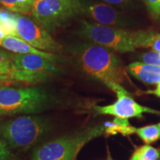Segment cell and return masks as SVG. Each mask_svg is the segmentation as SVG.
Segmentation results:
<instances>
[{
  "mask_svg": "<svg viewBox=\"0 0 160 160\" xmlns=\"http://www.w3.org/2000/svg\"><path fill=\"white\" fill-rule=\"evenodd\" d=\"M78 62L86 74L95 78L116 93L126 81L125 68L112 50L94 43H85L78 51Z\"/></svg>",
  "mask_w": 160,
  "mask_h": 160,
  "instance_id": "obj_1",
  "label": "cell"
},
{
  "mask_svg": "<svg viewBox=\"0 0 160 160\" xmlns=\"http://www.w3.org/2000/svg\"><path fill=\"white\" fill-rule=\"evenodd\" d=\"M53 126L47 116L22 115L0 122V139L11 151H25L43 142Z\"/></svg>",
  "mask_w": 160,
  "mask_h": 160,
  "instance_id": "obj_2",
  "label": "cell"
},
{
  "mask_svg": "<svg viewBox=\"0 0 160 160\" xmlns=\"http://www.w3.org/2000/svg\"><path fill=\"white\" fill-rule=\"evenodd\" d=\"M55 102L43 88L0 85V119L16 115L39 114L53 108Z\"/></svg>",
  "mask_w": 160,
  "mask_h": 160,
  "instance_id": "obj_3",
  "label": "cell"
},
{
  "mask_svg": "<svg viewBox=\"0 0 160 160\" xmlns=\"http://www.w3.org/2000/svg\"><path fill=\"white\" fill-rule=\"evenodd\" d=\"M78 33L91 43L119 52L134 51L136 48L149 47L153 32L130 31L82 20Z\"/></svg>",
  "mask_w": 160,
  "mask_h": 160,
  "instance_id": "obj_4",
  "label": "cell"
},
{
  "mask_svg": "<svg viewBox=\"0 0 160 160\" xmlns=\"http://www.w3.org/2000/svg\"><path fill=\"white\" fill-rule=\"evenodd\" d=\"M103 135L104 125H97L43 142L33 148L31 159L76 160L86 144Z\"/></svg>",
  "mask_w": 160,
  "mask_h": 160,
  "instance_id": "obj_5",
  "label": "cell"
},
{
  "mask_svg": "<svg viewBox=\"0 0 160 160\" xmlns=\"http://www.w3.org/2000/svg\"><path fill=\"white\" fill-rule=\"evenodd\" d=\"M82 13L81 0H34L31 15L49 33Z\"/></svg>",
  "mask_w": 160,
  "mask_h": 160,
  "instance_id": "obj_6",
  "label": "cell"
},
{
  "mask_svg": "<svg viewBox=\"0 0 160 160\" xmlns=\"http://www.w3.org/2000/svg\"><path fill=\"white\" fill-rule=\"evenodd\" d=\"M12 61L18 72L19 82L37 85L59 73L57 62L37 54L12 53Z\"/></svg>",
  "mask_w": 160,
  "mask_h": 160,
  "instance_id": "obj_7",
  "label": "cell"
},
{
  "mask_svg": "<svg viewBox=\"0 0 160 160\" xmlns=\"http://www.w3.org/2000/svg\"><path fill=\"white\" fill-rule=\"evenodd\" d=\"M16 37L28 43L32 47L48 53H57L62 47L33 19L27 15L13 13Z\"/></svg>",
  "mask_w": 160,
  "mask_h": 160,
  "instance_id": "obj_8",
  "label": "cell"
},
{
  "mask_svg": "<svg viewBox=\"0 0 160 160\" xmlns=\"http://www.w3.org/2000/svg\"><path fill=\"white\" fill-rule=\"evenodd\" d=\"M117 99L114 103L105 106H94V110L98 114L111 115L116 117L129 119L132 117L142 118L143 113H153L160 116V111L150 108L137 103L132 99L130 93L122 87L116 92Z\"/></svg>",
  "mask_w": 160,
  "mask_h": 160,
  "instance_id": "obj_9",
  "label": "cell"
},
{
  "mask_svg": "<svg viewBox=\"0 0 160 160\" xmlns=\"http://www.w3.org/2000/svg\"><path fill=\"white\" fill-rule=\"evenodd\" d=\"M82 13L96 23L114 28L128 27L131 25L128 18L109 4L97 2H83Z\"/></svg>",
  "mask_w": 160,
  "mask_h": 160,
  "instance_id": "obj_10",
  "label": "cell"
},
{
  "mask_svg": "<svg viewBox=\"0 0 160 160\" xmlns=\"http://www.w3.org/2000/svg\"><path fill=\"white\" fill-rule=\"evenodd\" d=\"M0 48L13 53L37 54L57 62L59 61V57L57 55L35 48L30 45L28 43L15 36H5L0 37Z\"/></svg>",
  "mask_w": 160,
  "mask_h": 160,
  "instance_id": "obj_11",
  "label": "cell"
},
{
  "mask_svg": "<svg viewBox=\"0 0 160 160\" xmlns=\"http://www.w3.org/2000/svg\"><path fill=\"white\" fill-rule=\"evenodd\" d=\"M128 71L132 76L148 84L160 83V67L136 62L128 65Z\"/></svg>",
  "mask_w": 160,
  "mask_h": 160,
  "instance_id": "obj_12",
  "label": "cell"
},
{
  "mask_svg": "<svg viewBox=\"0 0 160 160\" xmlns=\"http://www.w3.org/2000/svg\"><path fill=\"white\" fill-rule=\"evenodd\" d=\"M105 127V136L116 135L121 133L125 137L134 133L135 127L130 125L127 119L115 117L113 122H106L103 124Z\"/></svg>",
  "mask_w": 160,
  "mask_h": 160,
  "instance_id": "obj_13",
  "label": "cell"
},
{
  "mask_svg": "<svg viewBox=\"0 0 160 160\" xmlns=\"http://www.w3.org/2000/svg\"><path fill=\"white\" fill-rule=\"evenodd\" d=\"M34 0H0V5L10 12L31 15Z\"/></svg>",
  "mask_w": 160,
  "mask_h": 160,
  "instance_id": "obj_14",
  "label": "cell"
},
{
  "mask_svg": "<svg viewBox=\"0 0 160 160\" xmlns=\"http://www.w3.org/2000/svg\"><path fill=\"white\" fill-rule=\"evenodd\" d=\"M134 133L139 136L144 142L149 144L155 142L160 139V128L159 125H148L142 128H135Z\"/></svg>",
  "mask_w": 160,
  "mask_h": 160,
  "instance_id": "obj_15",
  "label": "cell"
},
{
  "mask_svg": "<svg viewBox=\"0 0 160 160\" xmlns=\"http://www.w3.org/2000/svg\"><path fill=\"white\" fill-rule=\"evenodd\" d=\"M160 151L148 145L140 146L135 150L130 160H158Z\"/></svg>",
  "mask_w": 160,
  "mask_h": 160,
  "instance_id": "obj_16",
  "label": "cell"
},
{
  "mask_svg": "<svg viewBox=\"0 0 160 160\" xmlns=\"http://www.w3.org/2000/svg\"><path fill=\"white\" fill-rule=\"evenodd\" d=\"M0 68L10 71L13 73V79L16 82V72L12 61V53L0 48Z\"/></svg>",
  "mask_w": 160,
  "mask_h": 160,
  "instance_id": "obj_17",
  "label": "cell"
},
{
  "mask_svg": "<svg viewBox=\"0 0 160 160\" xmlns=\"http://www.w3.org/2000/svg\"><path fill=\"white\" fill-rule=\"evenodd\" d=\"M142 62L160 67V53L154 51L144 53L140 57Z\"/></svg>",
  "mask_w": 160,
  "mask_h": 160,
  "instance_id": "obj_18",
  "label": "cell"
},
{
  "mask_svg": "<svg viewBox=\"0 0 160 160\" xmlns=\"http://www.w3.org/2000/svg\"><path fill=\"white\" fill-rule=\"evenodd\" d=\"M152 17L160 19V0H143Z\"/></svg>",
  "mask_w": 160,
  "mask_h": 160,
  "instance_id": "obj_19",
  "label": "cell"
},
{
  "mask_svg": "<svg viewBox=\"0 0 160 160\" xmlns=\"http://www.w3.org/2000/svg\"><path fill=\"white\" fill-rule=\"evenodd\" d=\"M105 3L120 8H129L133 5V0H102Z\"/></svg>",
  "mask_w": 160,
  "mask_h": 160,
  "instance_id": "obj_20",
  "label": "cell"
},
{
  "mask_svg": "<svg viewBox=\"0 0 160 160\" xmlns=\"http://www.w3.org/2000/svg\"><path fill=\"white\" fill-rule=\"evenodd\" d=\"M11 82H15L13 73L0 68V85H7Z\"/></svg>",
  "mask_w": 160,
  "mask_h": 160,
  "instance_id": "obj_21",
  "label": "cell"
},
{
  "mask_svg": "<svg viewBox=\"0 0 160 160\" xmlns=\"http://www.w3.org/2000/svg\"><path fill=\"white\" fill-rule=\"evenodd\" d=\"M13 156L12 151L7 147L2 140L0 139V160H6Z\"/></svg>",
  "mask_w": 160,
  "mask_h": 160,
  "instance_id": "obj_22",
  "label": "cell"
},
{
  "mask_svg": "<svg viewBox=\"0 0 160 160\" xmlns=\"http://www.w3.org/2000/svg\"><path fill=\"white\" fill-rule=\"evenodd\" d=\"M149 47H151L154 51L160 53V34L153 33L150 41Z\"/></svg>",
  "mask_w": 160,
  "mask_h": 160,
  "instance_id": "obj_23",
  "label": "cell"
},
{
  "mask_svg": "<svg viewBox=\"0 0 160 160\" xmlns=\"http://www.w3.org/2000/svg\"><path fill=\"white\" fill-rule=\"evenodd\" d=\"M5 36H7L5 25H4V23L0 20V37H5Z\"/></svg>",
  "mask_w": 160,
  "mask_h": 160,
  "instance_id": "obj_24",
  "label": "cell"
},
{
  "mask_svg": "<svg viewBox=\"0 0 160 160\" xmlns=\"http://www.w3.org/2000/svg\"><path fill=\"white\" fill-rule=\"evenodd\" d=\"M147 93H152V94H154L155 96H157V97L160 98V83L157 84V88H156L154 91H148Z\"/></svg>",
  "mask_w": 160,
  "mask_h": 160,
  "instance_id": "obj_25",
  "label": "cell"
},
{
  "mask_svg": "<svg viewBox=\"0 0 160 160\" xmlns=\"http://www.w3.org/2000/svg\"><path fill=\"white\" fill-rule=\"evenodd\" d=\"M6 160H20V159H17V157H15L14 155L13 156V157H10L9 159H6Z\"/></svg>",
  "mask_w": 160,
  "mask_h": 160,
  "instance_id": "obj_26",
  "label": "cell"
},
{
  "mask_svg": "<svg viewBox=\"0 0 160 160\" xmlns=\"http://www.w3.org/2000/svg\"><path fill=\"white\" fill-rule=\"evenodd\" d=\"M108 154L107 160H113V159H112L111 157V155H110V152L109 151H108Z\"/></svg>",
  "mask_w": 160,
  "mask_h": 160,
  "instance_id": "obj_27",
  "label": "cell"
},
{
  "mask_svg": "<svg viewBox=\"0 0 160 160\" xmlns=\"http://www.w3.org/2000/svg\"><path fill=\"white\" fill-rule=\"evenodd\" d=\"M158 125H159V128H160V123L158 124Z\"/></svg>",
  "mask_w": 160,
  "mask_h": 160,
  "instance_id": "obj_28",
  "label": "cell"
},
{
  "mask_svg": "<svg viewBox=\"0 0 160 160\" xmlns=\"http://www.w3.org/2000/svg\"><path fill=\"white\" fill-rule=\"evenodd\" d=\"M158 160H160V158H159V159H158Z\"/></svg>",
  "mask_w": 160,
  "mask_h": 160,
  "instance_id": "obj_29",
  "label": "cell"
}]
</instances>
